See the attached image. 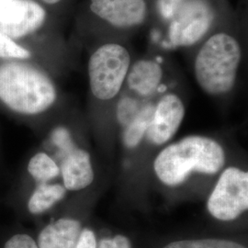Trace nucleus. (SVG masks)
Returning a JSON list of instances; mask_svg holds the SVG:
<instances>
[{
    "mask_svg": "<svg viewBox=\"0 0 248 248\" xmlns=\"http://www.w3.org/2000/svg\"><path fill=\"white\" fill-rule=\"evenodd\" d=\"M224 160V151L216 141L203 136H188L162 151L154 167L163 183L177 186L192 172L210 175L219 172Z\"/></svg>",
    "mask_w": 248,
    "mask_h": 248,
    "instance_id": "obj_1",
    "label": "nucleus"
},
{
    "mask_svg": "<svg viewBox=\"0 0 248 248\" xmlns=\"http://www.w3.org/2000/svg\"><path fill=\"white\" fill-rule=\"evenodd\" d=\"M55 99L56 89L45 72L23 62L0 64V100L10 109L27 115L39 114Z\"/></svg>",
    "mask_w": 248,
    "mask_h": 248,
    "instance_id": "obj_2",
    "label": "nucleus"
},
{
    "mask_svg": "<svg viewBox=\"0 0 248 248\" xmlns=\"http://www.w3.org/2000/svg\"><path fill=\"white\" fill-rule=\"evenodd\" d=\"M242 48L239 41L228 32L213 33L200 47L194 60V73L205 93L219 96L235 85Z\"/></svg>",
    "mask_w": 248,
    "mask_h": 248,
    "instance_id": "obj_3",
    "label": "nucleus"
},
{
    "mask_svg": "<svg viewBox=\"0 0 248 248\" xmlns=\"http://www.w3.org/2000/svg\"><path fill=\"white\" fill-rule=\"evenodd\" d=\"M131 65V54L124 45L106 43L98 46L89 57L88 67L92 94L100 100L116 97L124 86Z\"/></svg>",
    "mask_w": 248,
    "mask_h": 248,
    "instance_id": "obj_4",
    "label": "nucleus"
},
{
    "mask_svg": "<svg viewBox=\"0 0 248 248\" xmlns=\"http://www.w3.org/2000/svg\"><path fill=\"white\" fill-rule=\"evenodd\" d=\"M216 18V11L210 0H186L169 22L170 45L190 47L208 34Z\"/></svg>",
    "mask_w": 248,
    "mask_h": 248,
    "instance_id": "obj_5",
    "label": "nucleus"
},
{
    "mask_svg": "<svg viewBox=\"0 0 248 248\" xmlns=\"http://www.w3.org/2000/svg\"><path fill=\"white\" fill-rule=\"evenodd\" d=\"M210 213L218 220L232 221L248 209V173L236 168L222 172L208 200Z\"/></svg>",
    "mask_w": 248,
    "mask_h": 248,
    "instance_id": "obj_6",
    "label": "nucleus"
},
{
    "mask_svg": "<svg viewBox=\"0 0 248 248\" xmlns=\"http://www.w3.org/2000/svg\"><path fill=\"white\" fill-rule=\"evenodd\" d=\"M45 9L33 0H0V32L15 40L45 24Z\"/></svg>",
    "mask_w": 248,
    "mask_h": 248,
    "instance_id": "obj_7",
    "label": "nucleus"
},
{
    "mask_svg": "<svg viewBox=\"0 0 248 248\" xmlns=\"http://www.w3.org/2000/svg\"><path fill=\"white\" fill-rule=\"evenodd\" d=\"M90 10L109 26L132 29L148 18L145 0H90Z\"/></svg>",
    "mask_w": 248,
    "mask_h": 248,
    "instance_id": "obj_8",
    "label": "nucleus"
},
{
    "mask_svg": "<svg viewBox=\"0 0 248 248\" xmlns=\"http://www.w3.org/2000/svg\"><path fill=\"white\" fill-rule=\"evenodd\" d=\"M185 116V106L176 94H167L155 108L154 118L147 132L152 143L164 144L175 135Z\"/></svg>",
    "mask_w": 248,
    "mask_h": 248,
    "instance_id": "obj_9",
    "label": "nucleus"
},
{
    "mask_svg": "<svg viewBox=\"0 0 248 248\" xmlns=\"http://www.w3.org/2000/svg\"><path fill=\"white\" fill-rule=\"evenodd\" d=\"M163 68L152 59H141L131 65L126 77L128 88L142 98H148L159 89Z\"/></svg>",
    "mask_w": 248,
    "mask_h": 248,
    "instance_id": "obj_10",
    "label": "nucleus"
},
{
    "mask_svg": "<svg viewBox=\"0 0 248 248\" xmlns=\"http://www.w3.org/2000/svg\"><path fill=\"white\" fill-rule=\"evenodd\" d=\"M61 172L64 187L69 190L83 189L94 179L89 153L78 147L62 156Z\"/></svg>",
    "mask_w": 248,
    "mask_h": 248,
    "instance_id": "obj_11",
    "label": "nucleus"
},
{
    "mask_svg": "<svg viewBox=\"0 0 248 248\" xmlns=\"http://www.w3.org/2000/svg\"><path fill=\"white\" fill-rule=\"evenodd\" d=\"M82 232L78 221L62 218L48 224L38 237L39 248H75Z\"/></svg>",
    "mask_w": 248,
    "mask_h": 248,
    "instance_id": "obj_12",
    "label": "nucleus"
},
{
    "mask_svg": "<svg viewBox=\"0 0 248 248\" xmlns=\"http://www.w3.org/2000/svg\"><path fill=\"white\" fill-rule=\"evenodd\" d=\"M155 105L145 104L133 121L125 127L124 142L129 148L137 146L149 128L155 113Z\"/></svg>",
    "mask_w": 248,
    "mask_h": 248,
    "instance_id": "obj_13",
    "label": "nucleus"
},
{
    "mask_svg": "<svg viewBox=\"0 0 248 248\" xmlns=\"http://www.w3.org/2000/svg\"><path fill=\"white\" fill-rule=\"evenodd\" d=\"M65 195V187L61 185H48L43 183L38 186L31 197L28 208L33 214L45 213L61 201Z\"/></svg>",
    "mask_w": 248,
    "mask_h": 248,
    "instance_id": "obj_14",
    "label": "nucleus"
},
{
    "mask_svg": "<svg viewBox=\"0 0 248 248\" xmlns=\"http://www.w3.org/2000/svg\"><path fill=\"white\" fill-rule=\"evenodd\" d=\"M28 170L31 177L42 184L57 177L60 173L56 163L45 153H39L31 159Z\"/></svg>",
    "mask_w": 248,
    "mask_h": 248,
    "instance_id": "obj_15",
    "label": "nucleus"
},
{
    "mask_svg": "<svg viewBox=\"0 0 248 248\" xmlns=\"http://www.w3.org/2000/svg\"><path fill=\"white\" fill-rule=\"evenodd\" d=\"M164 248H247L238 243L228 240H184L169 244Z\"/></svg>",
    "mask_w": 248,
    "mask_h": 248,
    "instance_id": "obj_16",
    "label": "nucleus"
},
{
    "mask_svg": "<svg viewBox=\"0 0 248 248\" xmlns=\"http://www.w3.org/2000/svg\"><path fill=\"white\" fill-rule=\"evenodd\" d=\"M143 107L142 103L132 97H123L117 106V119L124 127L130 124L138 115Z\"/></svg>",
    "mask_w": 248,
    "mask_h": 248,
    "instance_id": "obj_17",
    "label": "nucleus"
},
{
    "mask_svg": "<svg viewBox=\"0 0 248 248\" xmlns=\"http://www.w3.org/2000/svg\"><path fill=\"white\" fill-rule=\"evenodd\" d=\"M0 57L9 59H28L31 53L17 45L12 39L0 32Z\"/></svg>",
    "mask_w": 248,
    "mask_h": 248,
    "instance_id": "obj_18",
    "label": "nucleus"
},
{
    "mask_svg": "<svg viewBox=\"0 0 248 248\" xmlns=\"http://www.w3.org/2000/svg\"><path fill=\"white\" fill-rule=\"evenodd\" d=\"M186 0H155L157 16L164 22L169 23Z\"/></svg>",
    "mask_w": 248,
    "mask_h": 248,
    "instance_id": "obj_19",
    "label": "nucleus"
},
{
    "mask_svg": "<svg viewBox=\"0 0 248 248\" xmlns=\"http://www.w3.org/2000/svg\"><path fill=\"white\" fill-rule=\"evenodd\" d=\"M52 141L61 151V155L63 156L77 148L72 140L69 131L64 127H57L52 133Z\"/></svg>",
    "mask_w": 248,
    "mask_h": 248,
    "instance_id": "obj_20",
    "label": "nucleus"
},
{
    "mask_svg": "<svg viewBox=\"0 0 248 248\" xmlns=\"http://www.w3.org/2000/svg\"><path fill=\"white\" fill-rule=\"evenodd\" d=\"M4 248H39L37 242L26 233H18L11 236Z\"/></svg>",
    "mask_w": 248,
    "mask_h": 248,
    "instance_id": "obj_21",
    "label": "nucleus"
},
{
    "mask_svg": "<svg viewBox=\"0 0 248 248\" xmlns=\"http://www.w3.org/2000/svg\"><path fill=\"white\" fill-rule=\"evenodd\" d=\"M98 248H132L131 242L124 235H117L114 238L102 239Z\"/></svg>",
    "mask_w": 248,
    "mask_h": 248,
    "instance_id": "obj_22",
    "label": "nucleus"
},
{
    "mask_svg": "<svg viewBox=\"0 0 248 248\" xmlns=\"http://www.w3.org/2000/svg\"><path fill=\"white\" fill-rule=\"evenodd\" d=\"M75 248H97V240L94 232L89 229L82 230Z\"/></svg>",
    "mask_w": 248,
    "mask_h": 248,
    "instance_id": "obj_23",
    "label": "nucleus"
},
{
    "mask_svg": "<svg viewBox=\"0 0 248 248\" xmlns=\"http://www.w3.org/2000/svg\"><path fill=\"white\" fill-rule=\"evenodd\" d=\"M46 4H49V5H54V4H57L59 3L60 1L62 0H43Z\"/></svg>",
    "mask_w": 248,
    "mask_h": 248,
    "instance_id": "obj_24",
    "label": "nucleus"
}]
</instances>
